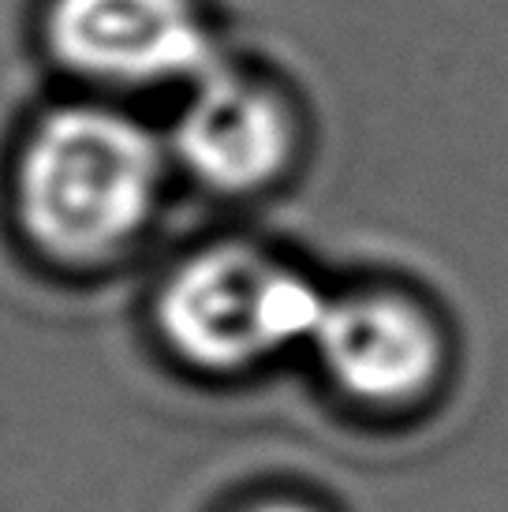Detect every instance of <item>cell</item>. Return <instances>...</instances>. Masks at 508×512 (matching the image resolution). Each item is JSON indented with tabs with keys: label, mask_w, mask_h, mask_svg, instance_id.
<instances>
[{
	"label": "cell",
	"mask_w": 508,
	"mask_h": 512,
	"mask_svg": "<svg viewBox=\"0 0 508 512\" xmlns=\"http://www.w3.org/2000/svg\"><path fill=\"white\" fill-rule=\"evenodd\" d=\"M172 150L217 195H258L296 165V105L281 86L213 64L191 83Z\"/></svg>",
	"instance_id": "5b68a950"
},
{
	"label": "cell",
	"mask_w": 508,
	"mask_h": 512,
	"mask_svg": "<svg viewBox=\"0 0 508 512\" xmlns=\"http://www.w3.org/2000/svg\"><path fill=\"white\" fill-rule=\"evenodd\" d=\"M161 187V143L135 116L101 101H68L38 116L19 146L15 221L49 262L94 270L139 243Z\"/></svg>",
	"instance_id": "6da1fadb"
},
{
	"label": "cell",
	"mask_w": 508,
	"mask_h": 512,
	"mask_svg": "<svg viewBox=\"0 0 508 512\" xmlns=\"http://www.w3.org/2000/svg\"><path fill=\"white\" fill-rule=\"evenodd\" d=\"M254 512H311L303 505H266V509H254Z\"/></svg>",
	"instance_id": "8992f818"
},
{
	"label": "cell",
	"mask_w": 508,
	"mask_h": 512,
	"mask_svg": "<svg viewBox=\"0 0 508 512\" xmlns=\"http://www.w3.org/2000/svg\"><path fill=\"white\" fill-rule=\"evenodd\" d=\"M311 348L325 382L378 412L411 408L434 393L449 363L438 314L396 288L329 296Z\"/></svg>",
	"instance_id": "277c9868"
},
{
	"label": "cell",
	"mask_w": 508,
	"mask_h": 512,
	"mask_svg": "<svg viewBox=\"0 0 508 512\" xmlns=\"http://www.w3.org/2000/svg\"><path fill=\"white\" fill-rule=\"evenodd\" d=\"M45 45L64 72L105 90L195 83L213 68L198 0H49Z\"/></svg>",
	"instance_id": "3957f363"
},
{
	"label": "cell",
	"mask_w": 508,
	"mask_h": 512,
	"mask_svg": "<svg viewBox=\"0 0 508 512\" xmlns=\"http://www.w3.org/2000/svg\"><path fill=\"white\" fill-rule=\"evenodd\" d=\"M325 299L307 273L251 243H213L157 288L154 322L184 367L243 374L311 344Z\"/></svg>",
	"instance_id": "7a4b0ae2"
}]
</instances>
